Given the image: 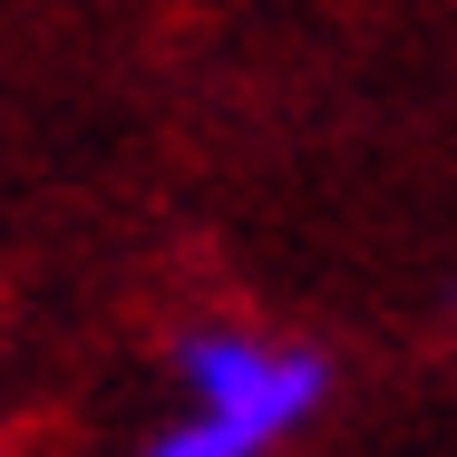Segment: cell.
<instances>
[{
    "instance_id": "cell-1",
    "label": "cell",
    "mask_w": 457,
    "mask_h": 457,
    "mask_svg": "<svg viewBox=\"0 0 457 457\" xmlns=\"http://www.w3.org/2000/svg\"><path fill=\"white\" fill-rule=\"evenodd\" d=\"M185 379H195L204 419L156 438V457H253L321 399V361L312 351H263L244 331H195L185 341Z\"/></svg>"
}]
</instances>
